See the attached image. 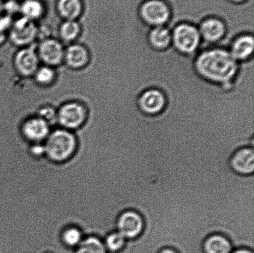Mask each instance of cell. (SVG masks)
<instances>
[{
    "label": "cell",
    "instance_id": "cell-15",
    "mask_svg": "<svg viewBox=\"0 0 254 253\" xmlns=\"http://www.w3.org/2000/svg\"><path fill=\"white\" fill-rule=\"evenodd\" d=\"M230 165L236 174L241 176L254 175V147L241 148L235 151L230 158Z\"/></svg>",
    "mask_w": 254,
    "mask_h": 253
},
{
    "label": "cell",
    "instance_id": "cell-1",
    "mask_svg": "<svg viewBox=\"0 0 254 253\" xmlns=\"http://www.w3.org/2000/svg\"><path fill=\"white\" fill-rule=\"evenodd\" d=\"M240 67L228 49L222 47L201 49L193 59L194 70L201 79L226 89L235 85Z\"/></svg>",
    "mask_w": 254,
    "mask_h": 253
},
{
    "label": "cell",
    "instance_id": "cell-22",
    "mask_svg": "<svg viewBox=\"0 0 254 253\" xmlns=\"http://www.w3.org/2000/svg\"><path fill=\"white\" fill-rule=\"evenodd\" d=\"M73 253H109L103 240L96 236H85Z\"/></svg>",
    "mask_w": 254,
    "mask_h": 253
},
{
    "label": "cell",
    "instance_id": "cell-24",
    "mask_svg": "<svg viewBox=\"0 0 254 253\" xmlns=\"http://www.w3.org/2000/svg\"><path fill=\"white\" fill-rule=\"evenodd\" d=\"M109 253H119L125 249L127 240L120 233L116 231L109 233L103 240Z\"/></svg>",
    "mask_w": 254,
    "mask_h": 253
},
{
    "label": "cell",
    "instance_id": "cell-19",
    "mask_svg": "<svg viewBox=\"0 0 254 253\" xmlns=\"http://www.w3.org/2000/svg\"><path fill=\"white\" fill-rule=\"evenodd\" d=\"M46 10L44 0H22L20 2V16L32 21L37 22L43 18Z\"/></svg>",
    "mask_w": 254,
    "mask_h": 253
},
{
    "label": "cell",
    "instance_id": "cell-23",
    "mask_svg": "<svg viewBox=\"0 0 254 253\" xmlns=\"http://www.w3.org/2000/svg\"><path fill=\"white\" fill-rule=\"evenodd\" d=\"M84 235L82 230L76 226L66 227L64 228L61 234V241L62 244L67 249L74 250L78 246L82 240H83Z\"/></svg>",
    "mask_w": 254,
    "mask_h": 253
},
{
    "label": "cell",
    "instance_id": "cell-29",
    "mask_svg": "<svg viewBox=\"0 0 254 253\" xmlns=\"http://www.w3.org/2000/svg\"><path fill=\"white\" fill-rule=\"evenodd\" d=\"M228 1L236 6H240L241 4H245L248 0H228Z\"/></svg>",
    "mask_w": 254,
    "mask_h": 253
},
{
    "label": "cell",
    "instance_id": "cell-13",
    "mask_svg": "<svg viewBox=\"0 0 254 253\" xmlns=\"http://www.w3.org/2000/svg\"><path fill=\"white\" fill-rule=\"evenodd\" d=\"M91 61V51L85 45L77 42L65 46L64 64L71 70H83Z\"/></svg>",
    "mask_w": 254,
    "mask_h": 253
},
{
    "label": "cell",
    "instance_id": "cell-18",
    "mask_svg": "<svg viewBox=\"0 0 254 253\" xmlns=\"http://www.w3.org/2000/svg\"><path fill=\"white\" fill-rule=\"evenodd\" d=\"M83 28L78 20H63L58 29L59 39L64 46L77 42Z\"/></svg>",
    "mask_w": 254,
    "mask_h": 253
},
{
    "label": "cell",
    "instance_id": "cell-11",
    "mask_svg": "<svg viewBox=\"0 0 254 253\" xmlns=\"http://www.w3.org/2000/svg\"><path fill=\"white\" fill-rule=\"evenodd\" d=\"M12 63L16 73L24 78H32L41 64L36 47L32 46L18 49L14 54Z\"/></svg>",
    "mask_w": 254,
    "mask_h": 253
},
{
    "label": "cell",
    "instance_id": "cell-10",
    "mask_svg": "<svg viewBox=\"0 0 254 253\" xmlns=\"http://www.w3.org/2000/svg\"><path fill=\"white\" fill-rule=\"evenodd\" d=\"M52 130V126L37 115L24 118L19 125L22 137L32 144L44 143Z\"/></svg>",
    "mask_w": 254,
    "mask_h": 253
},
{
    "label": "cell",
    "instance_id": "cell-14",
    "mask_svg": "<svg viewBox=\"0 0 254 253\" xmlns=\"http://www.w3.org/2000/svg\"><path fill=\"white\" fill-rule=\"evenodd\" d=\"M228 50L239 63H245L254 58V34L241 33L230 42Z\"/></svg>",
    "mask_w": 254,
    "mask_h": 253
},
{
    "label": "cell",
    "instance_id": "cell-6",
    "mask_svg": "<svg viewBox=\"0 0 254 253\" xmlns=\"http://www.w3.org/2000/svg\"><path fill=\"white\" fill-rule=\"evenodd\" d=\"M89 111L86 104L79 101H68L57 108V126L76 132L85 127Z\"/></svg>",
    "mask_w": 254,
    "mask_h": 253
},
{
    "label": "cell",
    "instance_id": "cell-31",
    "mask_svg": "<svg viewBox=\"0 0 254 253\" xmlns=\"http://www.w3.org/2000/svg\"><path fill=\"white\" fill-rule=\"evenodd\" d=\"M54 253L47 252H45V253Z\"/></svg>",
    "mask_w": 254,
    "mask_h": 253
},
{
    "label": "cell",
    "instance_id": "cell-8",
    "mask_svg": "<svg viewBox=\"0 0 254 253\" xmlns=\"http://www.w3.org/2000/svg\"><path fill=\"white\" fill-rule=\"evenodd\" d=\"M168 103V96L165 92L154 87L144 89L137 99L139 111L147 116H156L163 113Z\"/></svg>",
    "mask_w": 254,
    "mask_h": 253
},
{
    "label": "cell",
    "instance_id": "cell-20",
    "mask_svg": "<svg viewBox=\"0 0 254 253\" xmlns=\"http://www.w3.org/2000/svg\"><path fill=\"white\" fill-rule=\"evenodd\" d=\"M234 250L230 240L219 234L208 237L203 244V253H231Z\"/></svg>",
    "mask_w": 254,
    "mask_h": 253
},
{
    "label": "cell",
    "instance_id": "cell-27",
    "mask_svg": "<svg viewBox=\"0 0 254 253\" xmlns=\"http://www.w3.org/2000/svg\"><path fill=\"white\" fill-rule=\"evenodd\" d=\"M231 253H254V251L246 248H240V249L234 250Z\"/></svg>",
    "mask_w": 254,
    "mask_h": 253
},
{
    "label": "cell",
    "instance_id": "cell-4",
    "mask_svg": "<svg viewBox=\"0 0 254 253\" xmlns=\"http://www.w3.org/2000/svg\"><path fill=\"white\" fill-rule=\"evenodd\" d=\"M139 19L146 26L174 27L177 22L174 20V9L166 0H143L139 4Z\"/></svg>",
    "mask_w": 254,
    "mask_h": 253
},
{
    "label": "cell",
    "instance_id": "cell-26",
    "mask_svg": "<svg viewBox=\"0 0 254 253\" xmlns=\"http://www.w3.org/2000/svg\"><path fill=\"white\" fill-rule=\"evenodd\" d=\"M7 41V34L6 32L0 30V47L4 46V44Z\"/></svg>",
    "mask_w": 254,
    "mask_h": 253
},
{
    "label": "cell",
    "instance_id": "cell-5",
    "mask_svg": "<svg viewBox=\"0 0 254 253\" xmlns=\"http://www.w3.org/2000/svg\"><path fill=\"white\" fill-rule=\"evenodd\" d=\"M197 27L202 41L201 49L211 47L228 49L233 39L229 34L227 24L220 17H206L199 22Z\"/></svg>",
    "mask_w": 254,
    "mask_h": 253
},
{
    "label": "cell",
    "instance_id": "cell-3",
    "mask_svg": "<svg viewBox=\"0 0 254 253\" xmlns=\"http://www.w3.org/2000/svg\"><path fill=\"white\" fill-rule=\"evenodd\" d=\"M171 35L172 48L182 55L194 56L200 51L202 41L196 25L178 22L172 27Z\"/></svg>",
    "mask_w": 254,
    "mask_h": 253
},
{
    "label": "cell",
    "instance_id": "cell-7",
    "mask_svg": "<svg viewBox=\"0 0 254 253\" xmlns=\"http://www.w3.org/2000/svg\"><path fill=\"white\" fill-rule=\"evenodd\" d=\"M39 37L37 22L20 16L14 19L7 32V40L17 49L33 46Z\"/></svg>",
    "mask_w": 254,
    "mask_h": 253
},
{
    "label": "cell",
    "instance_id": "cell-25",
    "mask_svg": "<svg viewBox=\"0 0 254 253\" xmlns=\"http://www.w3.org/2000/svg\"><path fill=\"white\" fill-rule=\"evenodd\" d=\"M57 108L51 105H44L39 108L36 115L46 121L53 128L57 126Z\"/></svg>",
    "mask_w": 254,
    "mask_h": 253
},
{
    "label": "cell",
    "instance_id": "cell-30",
    "mask_svg": "<svg viewBox=\"0 0 254 253\" xmlns=\"http://www.w3.org/2000/svg\"><path fill=\"white\" fill-rule=\"evenodd\" d=\"M4 0H0V16L3 13Z\"/></svg>",
    "mask_w": 254,
    "mask_h": 253
},
{
    "label": "cell",
    "instance_id": "cell-21",
    "mask_svg": "<svg viewBox=\"0 0 254 253\" xmlns=\"http://www.w3.org/2000/svg\"><path fill=\"white\" fill-rule=\"evenodd\" d=\"M57 76L56 68L41 64L32 78L36 85L42 88H49L56 83Z\"/></svg>",
    "mask_w": 254,
    "mask_h": 253
},
{
    "label": "cell",
    "instance_id": "cell-9",
    "mask_svg": "<svg viewBox=\"0 0 254 253\" xmlns=\"http://www.w3.org/2000/svg\"><path fill=\"white\" fill-rule=\"evenodd\" d=\"M36 49L41 64L56 69L64 64L65 46L59 39L45 37L41 39Z\"/></svg>",
    "mask_w": 254,
    "mask_h": 253
},
{
    "label": "cell",
    "instance_id": "cell-2",
    "mask_svg": "<svg viewBox=\"0 0 254 253\" xmlns=\"http://www.w3.org/2000/svg\"><path fill=\"white\" fill-rule=\"evenodd\" d=\"M78 145L75 133L58 126L52 128L44 143L46 157L56 163L70 159L76 153Z\"/></svg>",
    "mask_w": 254,
    "mask_h": 253
},
{
    "label": "cell",
    "instance_id": "cell-17",
    "mask_svg": "<svg viewBox=\"0 0 254 253\" xmlns=\"http://www.w3.org/2000/svg\"><path fill=\"white\" fill-rule=\"evenodd\" d=\"M147 39L149 47L153 51H166L171 47V28L169 26L152 27L149 30Z\"/></svg>",
    "mask_w": 254,
    "mask_h": 253
},
{
    "label": "cell",
    "instance_id": "cell-16",
    "mask_svg": "<svg viewBox=\"0 0 254 253\" xmlns=\"http://www.w3.org/2000/svg\"><path fill=\"white\" fill-rule=\"evenodd\" d=\"M56 11L63 20H78L85 11L84 0H56Z\"/></svg>",
    "mask_w": 254,
    "mask_h": 253
},
{
    "label": "cell",
    "instance_id": "cell-12",
    "mask_svg": "<svg viewBox=\"0 0 254 253\" xmlns=\"http://www.w3.org/2000/svg\"><path fill=\"white\" fill-rule=\"evenodd\" d=\"M144 225L143 218L139 213L128 210L119 215L116 222V230L127 240H133L140 236Z\"/></svg>",
    "mask_w": 254,
    "mask_h": 253
},
{
    "label": "cell",
    "instance_id": "cell-28",
    "mask_svg": "<svg viewBox=\"0 0 254 253\" xmlns=\"http://www.w3.org/2000/svg\"><path fill=\"white\" fill-rule=\"evenodd\" d=\"M158 253H180L173 248L166 247L161 249Z\"/></svg>",
    "mask_w": 254,
    "mask_h": 253
}]
</instances>
